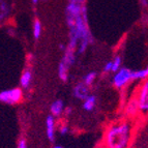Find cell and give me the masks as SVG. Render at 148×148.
Listing matches in <instances>:
<instances>
[{"instance_id":"cell-1","label":"cell","mask_w":148,"mask_h":148,"mask_svg":"<svg viewBox=\"0 0 148 148\" xmlns=\"http://www.w3.org/2000/svg\"><path fill=\"white\" fill-rule=\"evenodd\" d=\"M133 138V124L128 120L111 123L104 135L105 148H130Z\"/></svg>"},{"instance_id":"cell-2","label":"cell","mask_w":148,"mask_h":148,"mask_svg":"<svg viewBox=\"0 0 148 148\" xmlns=\"http://www.w3.org/2000/svg\"><path fill=\"white\" fill-rule=\"evenodd\" d=\"M133 73L134 71H131L127 67L122 66L116 73H114V76L112 77V85L118 90L123 89L132 81H134Z\"/></svg>"},{"instance_id":"cell-3","label":"cell","mask_w":148,"mask_h":148,"mask_svg":"<svg viewBox=\"0 0 148 148\" xmlns=\"http://www.w3.org/2000/svg\"><path fill=\"white\" fill-rule=\"evenodd\" d=\"M23 90L19 87L5 89L0 92V101L6 105H17L23 101Z\"/></svg>"},{"instance_id":"cell-4","label":"cell","mask_w":148,"mask_h":148,"mask_svg":"<svg viewBox=\"0 0 148 148\" xmlns=\"http://www.w3.org/2000/svg\"><path fill=\"white\" fill-rule=\"evenodd\" d=\"M135 96L138 101L140 113L144 116L148 115V79L141 83Z\"/></svg>"},{"instance_id":"cell-5","label":"cell","mask_w":148,"mask_h":148,"mask_svg":"<svg viewBox=\"0 0 148 148\" xmlns=\"http://www.w3.org/2000/svg\"><path fill=\"white\" fill-rule=\"evenodd\" d=\"M89 94V86H87L83 81L78 82L73 88V95L79 101H84Z\"/></svg>"},{"instance_id":"cell-6","label":"cell","mask_w":148,"mask_h":148,"mask_svg":"<svg viewBox=\"0 0 148 148\" xmlns=\"http://www.w3.org/2000/svg\"><path fill=\"white\" fill-rule=\"evenodd\" d=\"M124 113L130 118H134L140 113V108H139V104L136 96H133L132 99L127 101L125 107H124Z\"/></svg>"},{"instance_id":"cell-7","label":"cell","mask_w":148,"mask_h":148,"mask_svg":"<svg viewBox=\"0 0 148 148\" xmlns=\"http://www.w3.org/2000/svg\"><path fill=\"white\" fill-rule=\"evenodd\" d=\"M56 120L53 115H49L46 118V135L49 141L53 142L56 136Z\"/></svg>"},{"instance_id":"cell-8","label":"cell","mask_w":148,"mask_h":148,"mask_svg":"<svg viewBox=\"0 0 148 148\" xmlns=\"http://www.w3.org/2000/svg\"><path fill=\"white\" fill-rule=\"evenodd\" d=\"M32 80H33V75L29 69H26L23 71L22 75L20 78V85L23 89H29L32 84Z\"/></svg>"},{"instance_id":"cell-9","label":"cell","mask_w":148,"mask_h":148,"mask_svg":"<svg viewBox=\"0 0 148 148\" xmlns=\"http://www.w3.org/2000/svg\"><path fill=\"white\" fill-rule=\"evenodd\" d=\"M64 111H65V108H64V104L61 99H56L50 106L51 115H53L54 117H60L64 113Z\"/></svg>"},{"instance_id":"cell-10","label":"cell","mask_w":148,"mask_h":148,"mask_svg":"<svg viewBox=\"0 0 148 148\" xmlns=\"http://www.w3.org/2000/svg\"><path fill=\"white\" fill-rule=\"evenodd\" d=\"M69 67L65 62L61 61L58 64V69H57V74H58V78L61 80L62 82H66L69 80Z\"/></svg>"},{"instance_id":"cell-11","label":"cell","mask_w":148,"mask_h":148,"mask_svg":"<svg viewBox=\"0 0 148 148\" xmlns=\"http://www.w3.org/2000/svg\"><path fill=\"white\" fill-rule=\"evenodd\" d=\"M77 53H78L77 51L72 50V49H69V48L66 47V49H65V51H64L63 57H62V61L65 62L69 66H72L73 64L76 62V54Z\"/></svg>"},{"instance_id":"cell-12","label":"cell","mask_w":148,"mask_h":148,"mask_svg":"<svg viewBox=\"0 0 148 148\" xmlns=\"http://www.w3.org/2000/svg\"><path fill=\"white\" fill-rule=\"evenodd\" d=\"M96 106V96L93 94H89L86 99L83 101V109L86 112H91Z\"/></svg>"},{"instance_id":"cell-13","label":"cell","mask_w":148,"mask_h":148,"mask_svg":"<svg viewBox=\"0 0 148 148\" xmlns=\"http://www.w3.org/2000/svg\"><path fill=\"white\" fill-rule=\"evenodd\" d=\"M134 81H145L148 79V66L144 69H138V71H134L133 73Z\"/></svg>"},{"instance_id":"cell-14","label":"cell","mask_w":148,"mask_h":148,"mask_svg":"<svg viewBox=\"0 0 148 148\" xmlns=\"http://www.w3.org/2000/svg\"><path fill=\"white\" fill-rule=\"evenodd\" d=\"M96 77H97V75H96L95 72H89L84 76L83 82H84L87 86H91V85H93L94 82H95Z\"/></svg>"},{"instance_id":"cell-15","label":"cell","mask_w":148,"mask_h":148,"mask_svg":"<svg viewBox=\"0 0 148 148\" xmlns=\"http://www.w3.org/2000/svg\"><path fill=\"white\" fill-rule=\"evenodd\" d=\"M122 67V58L119 55H116L112 59V73H116Z\"/></svg>"},{"instance_id":"cell-16","label":"cell","mask_w":148,"mask_h":148,"mask_svg":"<svg viewBox=\"0 0 148 148\" xmlns=\"http://www.w3.org/2000/svg\"><path fill=\"white\" fill-rule=\"evenodd\" d=\"M42 35V23L40 20H35L33 24V36L35 40H38Z\"/></svg>"},{"instance_id":"cell-17","label":"cell","mask_w":148,"mask_h":148,"mask_svg":"<svg viewBox=\"0 0 148 148\" xmlns=\"http://www.w3.org/2000/svg\"><path fill=\"white\" fill-rule=\"evenodd\" d=\"M58 132L61 136H66L67 134L69 133V126L66 123H62L60 124V126L58 127Z\"/></svg>"},{"instance_id":"cell-18","label":"cell","mask_w":148,"mask_h":148,"mask_svg":"<svg viewBox=\"0 0 148 148\" xmlns=\"http://www.w3.org/2000/svg\"><path fill=\"white\" fill-rule=\"evenodd\" d=\"M8 8L5 6L4 2L1 3V20H4V18L8 16Z\"/></svg>"},{"instance_id":"cell-19","label":"cell","mask_w":148,"mask_h":148,"mask_svg":"<svg viewBox=\"0 0 148 148\" xmlns=\"http://www.w3.org/2000/svg\"><path fill=\"white\" fill-rule=\"evenodd\" d=\"M103 71H104V73H112V60L105 63Z\"/></svg>"},{"instance_id":"cell-20","label":"cell","mask_w":148,"mask_h":148,"mask_svg":"<svg viewBox=\"0 0 148 148\" xmlns=\"http://www.w3.org/2000/svg\"><path fill=\"white\" fill-rule=\"evenodd\" d=\"M17 148H28L27 142H26V140H25L24 138H22V139H20V140H19Z\"/></svg>"},{"instance_id":"cell-21","label":"cell","mask_w":148,"mask_h":148,"mask_svg":"<svg viewBox=\"0 0 148 148\" xmlns=\"http://www.w3.org/2000/svg\"><path fill=\"white\" fill-rule=\"evenodd\" d=\"M142 1V3H143L144 5H147V3H148V0H141Z\"/></svg>"},{"instance_id":"cell-22","label":"cell","mask_w":148,"mask_h":148,"mask_svg":"<svg viewBox=\"0 0 148 148\" xmlns=\"http://www.w3.org/2000/svg\"><path fill=\"white\" fill-rule=\"evenodd\" d=\"M53 148H63V147H62V146H60V145H55Z\"/></svg>"},{"instance_id":"cell-23","label":"cell","mask_w":148,"mask_h":148,"mask_svg":"<svg viewBox=\"0 0 148 148\" xmlns=\"http://www.w3.org/2000/svg\"><path fill=\"white\" fill-rule=\"evenodd\" d=\"M37 1H38V0H32V2L33 3H37Z\"/></svg>"},{"instance_id":"cell-24","label":"cell","mask_w":148,"mask_h":148,"mask_svg":"<svg viewBox=\"0 0 148 148\" xmlns=\"http://www.w3.org/2000/svg\"><path fill=\"white\" fill-rule=\"evenodd\" d=\"M147 23H148V17H147Z\"/></svg>"}]
</instances>
